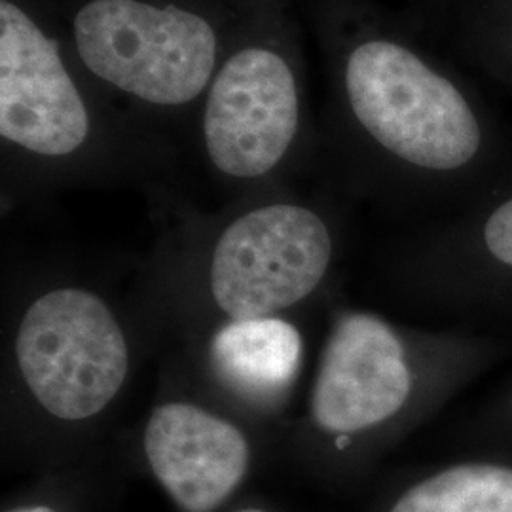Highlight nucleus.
<instances>
[{"instance_id":"1","label":"nucleus","mask_w":512,"mask_h":512,"mask_svg":"<svg viewBox=\"0 0 512 512\" xmlns=\"http://www.w3.org/2000/svg\"><path fill=\"white\" fill-rule=\"evenodd\" d=\"M270 0H52L76 59L148 128L194 122L224 55Z\"/></svg>"},{"instance_id":"2","label":"nucleus","mask_w":512,"mask_h":512,"mask_svg":"<svg viewBox=\"0 0 512 512\" xmlns=\"http://www.w3.org/2000/svg\"><path fill=\"white\" fill-rule=\"evenodd\" d=\"M148 126L76 59L52 0H0V141L48 173L103 169L141 147Z\"/></svg>"},{"instance_id":"3","label":"nucleus","mask_w":512,"mask_h":512,"mask_svg":"<svg viewBox=\"0 0 512 512\" xmlns=\"http://www.w3.org/2000/svg\"><path fill=\"white\" fill-rule=\"evenodd\" d=\"M302 59L289 0H270L224 55L192 122L222 183L262 186L296 160L308 124Z\"/></svg>"},{"instance_id":"4","label":"nucleus","mask_w":512,"mask_h":512,"mask_svg":"<svg viewBox=\"0 0 512 512\" xmlns=\"http://www.w3.org/2000/svg\"><path fill=\"white\" fill-rule=\"evenodd\" d=\"M349 116L374 145L404 164L450 171L480 147L475 114L458 88L397 40L363 38L340 61Z\"/></svg>"},{"instance_id":"5","label":"nucleus","mask_w":512,"mask_h":512,"mask_svg":"<svg viewBox=\"0 0 512 512\" xmlns=\"http://www.w3.org/2000/svg\"><path fill=\"white\" fill-rule=\"evenodd\" d=\"M14 355L35 403L55 420L103 414L128 382V336L109 302L84 287H55L19 319Z\"/></svg>"},{"instance_id":"6","label":"nucleus","mask_w":512,"mask_h":512,"mask_svg":"<svg viewBox=\"0 0 512 512\" xmlns=\"http://www.w3.org/2000/svg\"><path fill=\"white\" fill-rule=\"evenodd\" d=\"M332 260L329 224L291 198H264L232 215L215 234L207 283L226 319L274 317L304 302Z\"/></svg>"},{"instance_id":"7","label":"nucleus","mask_w":512,"mask_h":512,"mask_svg":"<svg viewBox=\"0 0 512 512\" xmlns=\"http://www.w3.org/2000/svg\"><path fill=\"white\" fill-rule=\"evenodd\" d=\"M412 389L401 338L370 313H346L330 330L311 387L310 414L329 435H355L393 418Z\"/></svg>"},{"instance_id":"8","label":"nucleus","mask_w":512,"mask_h":512,"mask_svg":"<svg viewBox=\"0 0 512 512\" xmlns=\"http://www.w3.org/2000/svg\"><path fill=\"white\" fill-rule=\"evenodd\" d=\"M148 469L184 512H213L249 473L253 450L234 421L188 401H165L143 433Z\"/></svg>"},{"instance_id":"9","label":"nucleus","mask_w":512,"mask_h":512,"mask_svg":"<svg viewBox=\"0 0 512 512\" xmlns=\"http://www.w3.org/2000/svg\"><path fill=\"white\" fill-rule=\"evenodd\" d=\"M304 342L281 315L226 319L209 340L207 359L219 384L245 403L275 406L302 368Z\"/></svg>"},{"instance_id":"10","label":"nucleus","mask_w":512,"mask_h":512,"mask_svg":"<svg viewBox=\"0 0 512 512\" xmlns=\"http://www.w3.org/2000/svg\"><path fill=\"white\" fill-rule=\"evenodd\" d=\"M389 512H512V469L467 463L406 490Z\"/></svg>"},{"instance_id":"11","label":"nucleus","mask_w":512,"mask_h":512,"mask_svg":"<svg viewBox=\"0 0 512 512\" xmlns=\"http://www.w3.org/2000/svg\"><path fill=\"white\" fill-rule=\"evenodd\" d=\"M484 241L499 262L512 268V200L497 207L488 219Z\"/></svg>"},{"instance_id":"12","label":"nucleus","mask_w":512,"mask_h":512,"mask_svg":"<svg viewBox=\"0 0 512 512\" xmlns=\"http://www.w3.org/2000/svg\"><path fill=\"white\" fill-rule=\"evenodd\" d=\"M8 512H57L50 505H25V507H16Z\"/></svg>"},{"instance_id":"13","label":"nucleus","mask_w":512,"mask_h":512,"mask_svg":"<svg viewBox=\"0 0 512 512\" xmlns=\"http://www.w3.org/2000/svg\"><path fill=\"white\" fill-rule=\"evenodd\" d=\"M236 512H268V511H264V509H251V507H249V509H239V511H236Z\"/></svg>"}]
</instances>
